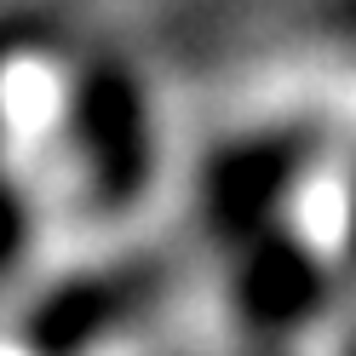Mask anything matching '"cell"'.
Here are the masks:
<instances>
[{
  "mask_svg": "<svg viewBox=\"0 0 356 356\" xmlns=\"http://www.w3.org/2000/svg\"><path fill=\"white\" fill-rule=\"evenodd\" d=\"M127 109L109 81L40 35H0V195L70 202L127 167Z\"/></svg>",
  "mask_w": 356,
  "mask_h": 356,
  "instance_id": "obj_1",
  "label": "cell"
}]
</instances>
